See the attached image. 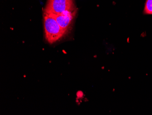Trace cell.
I'll return each mask as SVG.
<instances>
[{
	"label": "cell",
	"mask_w": 152,
	"mask_h": 115,
	"mask_svg": "<svg viewBox=\"0 0 152 115\" xmlns=\"http://www.w3.org/2000/svg\"><path fill=\"white\" fill-rule=\"evenodd\" d=\"M43 19L45 38L49 44L56 42L66 33L67 31L61 28L53 15L44 13Z\"/></svg>",
	"instance_id": "obj_1"
},
{
	"label": "cell",
	"mask_w": 152,
	"mask_h": 115,
	"mask_svg": "<svg viewBox=\"0 0 152 115\" xmlns=\"http://www.w3.org/2000/svg\"><path fill=\"white\" fill-rule=\"evenodd\" d=\"M75 10L72 0H48L44 13L59 14Z\"/></svg>",
	"instance_id": "obj_2"
},
{
	"label": "cell",
	"mask_w": 152,
	"mask_h": 115,
	"mask_svg": "<svg viewBox=\"0 0 152 115\" xmlns=\"http://www.w3.org/2000/svg\"><path fill=\"white\" fill-rule=\"evenodd\" d=\"M76 10L67 11L59 14H51L61 28L67 31L76 14Z\"/></svg>",
	"instance_id": "obj_3"
},
{
	"label": "cell",
	"mask_w": 152,
	"mask_h": 115,
	"mask_svg": "<svg viewBox=\"0 0 152 115\" xmlns=\"http://www.w3.org/2000/svg\"><path fill=\"white\" fill-rule=\"evenodd\" d=\"M144 13L152 15V0H147L144 7Z\"/></svg>",
	"instance_id": "obj_4"
}]
</instances>
